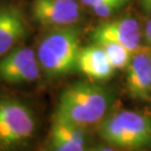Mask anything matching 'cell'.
Listing matches in <instances>:
<instances>
[{
  "label": "cell",
  "mask_w": 151,
  "mask_h": 151,
  "mask_svg": "<svg viewBox=\"0 0 151 151\" xmlns=\"http://www.w3.org/2000/svg\"><path fill=\"white\" fill-rule=\"evenodd\" d=\"M26 22L18 8L0 7V56L10 52L26 35Z\"/></svg>",
  "instance_id": "obj_10"
},
{
  "label": "cell",
  "mask_w": 151,
  "mask_h": 151,
  "mask_svg": "<svg viewBox=\"0 0 151 151\" xmlns=\"http://www.w3.org/2000/svg\"><path fill=\"white\" fill-rule=\"evenodd\" d=\"M95 44L101 46V48L104 50L108 58L110 60L111 64L113 65L114 68H125L128 67L130 63L132 53L128 49L123 47L122 45L112 42V40H106V39H100L95 40Z\"/></svg>",
  "instance_id": "obj_12"
},
{
  "label": "cell",
  "mask_w": 151,
  "mask_h": 151,
  "mask_svg": "<svg viewBox=\"0 0 151 151\" xmlns=\"http://www.w3.org/2000/svg\"><path fill=\"white\" fill-rule=\"evenodd\" d=\"M40 70L37 53L29 47L10 50L0 60V78L10 84L37 81Z\"/></svg>",
  "instance_id": "obj_5"
},
{
  "label": "cell",
  "mask_w": 151,
  "mask_h": 151,
  "mask_svg": "<svg viewBox=\"0 0 151 151\" xmlns=\"http://www.w3.org/2000/svg\"><path fill=\"white\" fill-rule=\"evenodd\" d=\"M110 103V93L104 87L77 82L62 92L54 118L85 129L102 122Z\"/></svg>",
  "instance_id": "obj_1"
},
{
  "label": "cell",
  "mask_w": 151,
  "mask_h": 151,
  "mask_svg": "<svg viewBox=\"0 0 151 151\" xmlns=\"http://www.w3.org/2000/svg\"><path fill=\"white\" fill-rule=\"evenodd\" d=\"M142 9L147 12H151V0H141Z\"/></svg>",
  "instance_id": "obj_15"
},
{
  "label": "cell",
  "mask_w": 151,
  "mask_h": 151,
  "mask_svg": "<svg viewBox=\"0 0 151 151\" xmlns=\"http://www.w3.org/2000/svg\"><path fill=\"white\" fill-rule=\"evenodd\" d=\"M78 30L75 27H56L38 44L37 58L40 68L49 77H60L76 70L80 53Z\"/></svg>",
  "instance_id": "obj_2"
},
{
  "label": "cell",
  "mask_w": 151,
  "mask_h": 151,
  "mask_svg": "<svg viewBox=\"0 0 151 151\" xmlns=\"http://www.w3.org/2000/svg\"><path fill=\"white\" fill-rule=\"evenodd\" d=\"M49 151H86L84 129L54 118L49 134Z\"/></svg>",
  "instance_id": "obj_11"
},
{
  "label": "cell",
  "mask_w": 151,
  "mask_h": 151,
  "mask_svg": "<svg viewBox=\"0 0 151 151\" xmlns=\"http://www.w3.org/2000/svg\"><path fill=\"white\" fill-rule=\"evenodd\" d=\"M32 17L44 26L63 27L75 24L81 16L75 0H34Z\"/></svg>",
  "instance_id": "obj_6"
},
{
  "label": "cell",
  "mask_w": 151,
  "mask_h": 151,
  "mask_svg": "<svg viewBox=\"0 0 151 151\" xmlns=\"http://www.w3.org/2000/svg\"><path fill=\"white\" fill-rule=\"evenodd\" d=\"M82 2L87 7H95V6L99 5H103V4H111V2H114V4H120V5L124 6L127 2H129L130 0H81Z\"/></svg>",
  "instance_id": "obj_13"
},
{
  "label": "cell",
  "mask_w": 151,
  "mask_h": 151,
  "mask_svg": "<svg viewBox=\"0 0 151 151\" xmlns=\"http://www.w3.org/2000/svg\"><path fill=\"white\" fill-rule=\"evenodd\" d=\"M76 68L93 81H106L115 70L101 46L95 43L80 49Z\"/></svg>",
  "instance_id": "obj_9"
},
{
  "label": "cell",
  "mask_w": 151,
  "mask_h": 151,
  "mask_svg": "<svg viewBox=\"0 0 151 151\" xmlns=\"http://www.w3.org/2000/svg\"><path fill=\"white\" fill-rule=\"evenodd\" d=\"M145 34H146V39L149 44H151V19L148 20L146 25V30H145Z\"/></svg>",
  "instance_id": "obj_14"
},
{
  "label": "cell",
  "mask_w": 151,
  "mask_h": 151,
  "mask_svg": "<svg viewBox=\"0 0 151 151\" xmlns=\"http://www.w3.org/2000/svg\"><path fill=\"white\" fill-rule=\"evenodd\" d=\"M127 85L131 96L138 100L151 97V48L140 46L128 65Z\"/></svg>",
  "instance_id": "obj_7"
},
{
  "label": "cell",
  "mask_w": 151,
  "mask_h": 151,
  "mask_svg": "<svg viewBox=\"0 0 151 151\" xmlns=\"http://www.w3.org/2000/svg\"><path fill=\"white\" fill-rule=\"evenodd\" d=\"M35 119L32 111L17 100H0V143L19 145L32 138Z\"/></svg>",
  "instance_id": "obj_4"
},
{
  "label": "cell",
  "mask_w": 151,
  "mask_h": 151,
  "mask_svg": "<svg viewBox=\"0 0 151 151\" xmlns=\"http://www.w3.org/2000/svg\"><path fill=\"white\" fill-rule=\"evenodd\" d=\"M93 40L106 39L122 45L132 54L140 47L141 30L134 18H122L119 20L100 24L92 34Z\"/></svg>",
  "instance_id": "obj_8"
},
{
  "label": "cell",
  "mask_w": 151,
  "mask_h": 151,
  "mask_svg": "<svg viewBox=\"0 0 151 151\" xmlns=\"http://www.w3.org/2000/svg\"><path fill=\"white\" fill-rule=\"evenodd\" d=\"M90 151H115L113 148H110V147H100V148H94Z\"/></svg>",
  "instance_id": "obj_16"
},
{
  "label": "cell",
  "mask_w": 151,
  "mask_h": 151,
  "mask_svg": "<svg viewBox=\"0 0 151 151\" xmlns=\"http://www.w3.org/2000/svg\"><path fill=\"white\" fill-rule=\"evenodd\" d=\"M100 134L112 146L138 149L151 145V115L135 111H120L104 118Z\"/></svg>",
  "instance_id": "obj_3"
}]
</instances>
